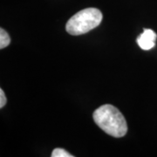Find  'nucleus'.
Returning <instances> with one entry per match:
<instances>
[{"instance_id":"obj_1","label":"nucleus","mask_w":157,"mask_h":157,"mask_svg":"<svg viewBox=\"0 0 157 157\" xmlns=\"http://www.w3.org/2000/svg\"><path fill=\"white\" fill-rule=\"evenodd\" d=\"M93 118L100 128L113 137H123L128 132L126 119L117 107L113 105L106 104L97 108L94 112Z\"/></svg>"},{"instance_id":"obj_2","label":"nucleus","mask_w":157,"mask_h":157,"mask_svg":"<svg viewBox=\"0 0 157 157\" xmlns=\"http://www.w3.org/2000/svg\"><path fill=\"white\" fill-rule=\"evenodd\" d=\"M103 15L97 8H86L78 11L71 17L66 25L68 33L78 36L96 28L102 21Z\"/></svg>"},{"instance_id":"obj_3","label":"nucleus","mask_w":157,"mask_h":157,"mask_svg":"<svg viewBox=\"0 0 157 157\" xmlns=\"http://www.w3.org/2000/svg\"><path fill=\"white\" fill-rule=\"evenodd\" d=\"M157 34L151 29H144L143 33L136 39V42L142 50H150L155 45Z\"/></svg>"},{"instance_id":"obj_4","label":"nucleus","mask_w":157,"mask_h":157,"mask_svg":"<svg viewBox=\"0 0 157 157\" xmlns=\"http://www.w3.org/2000/svg\"><path fill=\"white\" fill-rule=\"evenodd\" d=\"M11 43V38L7 33L6 30L0 29V49H4L7 47Z\"/></svg>"},{"instance_id":"obj_5","label":"nucleus","mask_w":157,"mask_h":157,"mask_svg":"<svg viewBox=\"0 0 157 157\" xmlns=\"http://www.w3.org/2000/svg\"><path fill=\"white\" fill-rule=\"evenodd\" d=\"M52 157H73V155L69 154L63 148L58 147L52 152Z\"/></svg>"},{"instance_id":"obj_6","label":"nucleus","mask_w":157,"mask_h":157,"mask_svg":"<svg viewBox=\"0 0 157 157\" xmlns=\"http://www.w3.org/2000/svg\"><path fill=\"white\" fill-rule=\"evenodd\" d=\"M6 96L4 93L3 89H0V108H3V107L6 106Z\"/></svg>"}]
</instances>
